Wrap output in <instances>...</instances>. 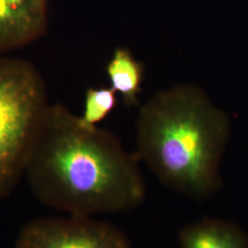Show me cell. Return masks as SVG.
<instances>
[{
	"instance_id": "4",
	"label": "cell",
	"mask_w": 248,
	"mask_h": 248,
	"mask_svg": "<svg viewBox=\"0 0 248 248\" xmlns=\"http://www.w3.org/2000/svg\"><path fill=\"white\" fill-rule=\"evenodd\" d=\"M15 248H132L115 225L90 216L35 219L18 232Z\"/></svg>"
},
{
	"instance_id": "2",
	"label": "cell",
	"mask_w": 248,
	"mask_h": 248,
	"mask_svg": "<svg viewBox=\"0 0 248 248\" xmlns=\"http://www.w3.org/2000/svg\"><path fill=\"white\" fill-rule=\"evenodd\" d=\"M230 120L199 86L180 84L156 92L140 107L135 155L160 182L202 201L221 185L220 163Z\"/></svg>"
},
{
	"instance_id": "5",
	"label": "cell",
	"mask_w": 248,
	"mask_h": 248,
	"mask_svg": "<svg viewBox=\"0 0 248 248\" xmlns=\"http://www.w3.org/2000/svg\"><path fill=\"white\" fill-rule=\"evenodd\" d=\"M49 13L50 0H0V55L43 38Z\"/></svg>"
},
{
	"instance_id": "7",
	"label": "cell",
	"mask_w": 248,
	"mask_h": 248,
	"mask_svg": "<svg viewBox=\"0 0 248 248\" xmlns=\"http://www.w3.org/2000/svg\"><path fill=\"white\" fill-rule=\"evenodd\" d=\"M109 87L123 98L127 107L137 106L142 92L144 66L128 48H116L106 65Z\"/></svg>"
},
{
	"instance_id": "1",
	"label": "cell",
	"mask_w": 248,
	"mask_h": 248,
	"mask_svg": "<svg viewBox=\"0 0 248 248\" xmlns=\"http://www.w3.org/2000/svg\"><path fill=\"white\" fill-rule=\"evenodd\" d=\"M139 163L115 134L83 124L55 103L48 108L24 177L42 203L66 215L94 217L142 203L146 187Z\"/></svg>"
},
{
	"instance_id": "6",
	"label": "cell",
	"mask_w": 248,
	"mask_h": 248,
	"mask_svg": "<svg viewBox=\"0 0 248 248\" xmlns=\"http://www.w3.org/2000/svg\"><path fill=\"white\" fill-rule=\"evenodd\" d=\"M180 248H248L244 232L230 222L204 219L186 225L178 235Z\"/></svg>"
},
{
	"instance_id": "3",
	"label": "cell",
	"mask_w": 248,
	"mask_h": 248,
	"mask_svg": "<svg viewBox=\"0 0 248 248\" xmlns=\"http://www.w3.org/2000/svg\"><path fill=\"white\" fill-rule=\"evenodd\" d=\"M50 103L31 62L0 55V202L24 177Z\"/></svg>"
},
{
	"instance_id": "8",
	"label": "cell",
	"mask_w": 248,
	"mask_h": 248,
	"mask_svg": "<svg viewBox=\"0 0 248 248\" xmlns=\"http://www.w3.org/2000/svg\"><path fill=\"white\" fill-rule=\"evenodd\" d=\"M118 105L117 93L110 87L90 88L86 91L81 122L88 126H98L106 120Z\"/></svg>"
}]
</instances>
